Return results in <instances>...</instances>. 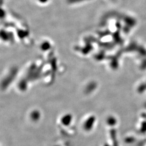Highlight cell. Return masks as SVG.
I'll list each match as a JSON object with an SVG mask.
<instances>
[{
	"label": "cell",
	"instance_id": "1",
	"mask_svg": "<svg viewBox=\"0 0 146 146\" xmlns=\"http://www.w3.org/2000/svg\"><path fill=\"white\" fill-rule=\"evenodd\" d=\"M31 118L33 120H38L40 118V113L37 111H34L31 114Z\"/></svg>",
	"mask_w": 146,
	"mask_h": 146
}]
</instances>
